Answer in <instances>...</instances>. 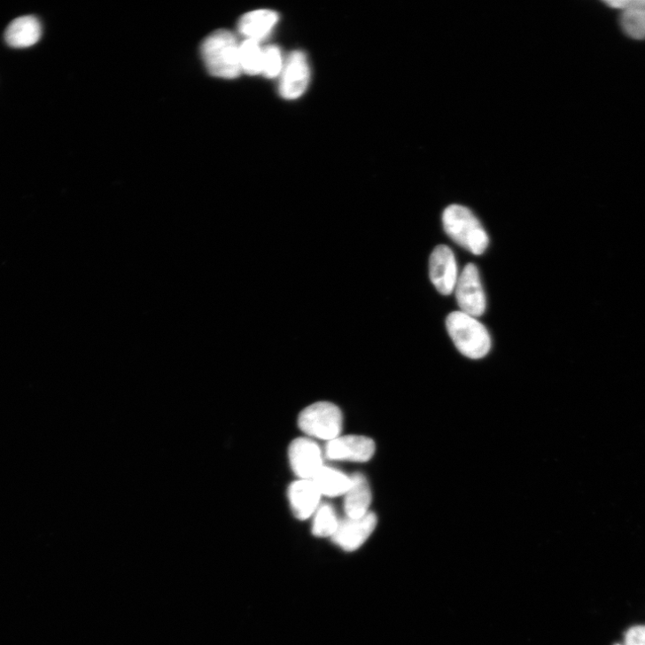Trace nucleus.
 Here are the masks:
<instances>
[{"instance_id":"obj_13","label":"nucleus","mask_w":645,"mask_h":645,"mask_svg":"<svg viewBox=\"0 0 645 645\" xmlns=\"http://www.w3.org/2000/svg\"><path fill=\"white\" fill-rule=\"evenodd\" d=\"M279 20V16L273 11L260 10L250 12L242 17L238 22V32L246 37L260 43L266 39Z\"/></svg>"},{"instance_id":"obj_4","label":"nucleus","mask_w":645,"mask_h":645,"mask_svg":"<svg viewBox=\"0 0 645 645\" xmlns=\"http://www.w3.org/2000/svg\"><path fill=\"white\" fill-rule=\"evenodd\" d=\"M298 424L307 435L330 441L342 432L343 415L334 403L319 401L301 412Z\"/></svg>"},{"instance_id":"obj_19","label":"nucleus","mask_w":645,"mask_h":645,"mask_svg":"<svg viewBox=\"0 0 645 645\" xmlns=\"http://www.w3.org/2000/svg\"><path fill=\"white\" fill-rule=\"evenodd\" d=\"M282 52L276 46H268L264 50L262 74L268 78H276L284 68Z\"/></svg>"},{"instance_id":"obj_11","label":"nucleus","mask_w":645,"mask_h":645,"mask_svg":"<svg viewBox=\"0 0 645 645\" xmlns=\"http://www.w3.org/2000/svg\"><path fill=\"white\" fill-rule=\"evenodd\" d=\"M288 497L295 517L304 521L316 511L321 493L312 479H300L291 484Z\"/></svg>"},{"instance_id":"obj_9","label":"nucleus","mask_w":645,"mask_h":645,"mask_svg":"<svg viewBox=\"0 0 645 645\" xmlns=\"http://www.w3.org/2000/svg\"><path fill=\"white\" fill-rule=\"evenodd\" d=\"M375 451V442L362 436L338 437L326 446V455L331 460L365 462L372 458Z\"/></svg>"},{"instance_id":"obj_8","label":"nucleus","mask_w":645,"mask_h":645,"mask_svg":"<svg viewBox=\"0 0 645 645\" xmlns=\"http://www.w3.org/2000/svg\"><path fill=\"white\" fill-rule=\"evenodd\" d=\"M430 276L436 289L443 295H450L458 280L457 264L452 250L446 245L438 246L430 260Z\"/></svg>"},{"instance_id":"obj_20","label":"nucleus","mask_w":645,"mask_h":645,"mask_svg":"<svg viewBox=\"0 0 645 645\" xmlns=\"http://www.w3.org/2000/svg\"><path fill=\"white\" fill-rule=\"evenodd\" d=\"M625 645H645V626H635L625 634Z\"/></svg>"},{"instance_id":"obj_3","label":"nucleus","mask_w":645,"mask_h":645,"mask_svg":"<svg viewBox=\"0 0 645 645\" xmlns=\"http://www.w3.org/2000/svg\"><path fill=\"white\" fill-rule=\"evenodd\" d=\"M448 334L459 352L478 360L486 357L492 348V339L481 322L462 311H455L447 318Z\"/></svg>"},{"instance_id":"obj_7","label":"nucleus","mask_w":645,"mask_h":645,"mask_svg":"<svg viewBox=\"0 0 645 645\" xmlns=\"http://www.w3.org/2000/svg\"><path fill=\"white\" fill-rule=\"evenodd\" d=\"M377 519L369 512L360 518H349L339 522L332 536L333 541L346 551H354L361 547L374 532Z\"/></svg>"},{"instance_id":"obj_16","label":"nucleus","mask_w":645,"mask_h":645,"mask_svg":"<svg viewBox=\"0 0 645 645\" xmlns=\"http://www.w3.org/2000/svg\"><path fill=\"white\" fill-rule=\"evenodd\" d=\"M620 26L634 40H645V0H626L620 11Z\"/></svg>"},{"instance_id":"obj_10","label":"nucleus","mask_w":645,"mask_h":645,"mask_svg":"<svg viewBox=\"0 0 645 645\" xmlns=\"http://www.w3.org/2000/svg\"><path fill=\"white\" fill-rule=\"evenodd\" d=\"M289 458L294 473L302 479H312L322 467L321 449L309 439L293 440L289 447Z\"/></svg>"},{"instance_id":"obj_2","label":"nucleus","mask_w":645,"mask_h":645,"mask_svg":"<svg viewBox=\"0 0 645 645\" xmlns=\"http://www.w3.org/2000/svg\"><path fill=\"white\" fill-rule=\"evenodd\" d=\"M239 44L228 30H218L206 38L201 46L205 65L216 77L233 79L241 71L238 57Z\"/></svg>"},{"instance_id":"obj_14","label":"nucleus","mask_w":645,"mask_h":645,"mask_svg":"<svg viewBox=\"0 0 645 645\" xmlns=\"http://www.w3.org/2000/svg\"><path fill=\"white\" fill-rule=\"evenodd\" d=\"M352 486L346 494L345 511L349 518H360L368 514L372 495L369 482L361 473L352 477Z\"/></svg>"},{"instance_id":"obj_12","label":"nucleus","mask_w":645,"mask_h":645,"mask_svg":"<svg viewBox=\"0 0 645 645\" xmlns=\"http://www.w3.org/2000/svg\"><path fill=\"white\" fill-rule=\"evenodd\" d=\"M43 35L40 21L34 16L13 20L5 32V41L12 48H28L39 42Z\"/></svg>"},{"instance_id":"obj_18","label":"nucleus","mask_w":645,"mask_h":645,"mask_svg":"<svg viewBox=\"0 0 645 645\" xmlns=\"http://www.w3.org/2000/svg\"><path fill=\"white\" fill-rule=\"evenodd\" d=\"M339 521L333 507L321 505L315 511L312 533L316 537H332L338 528Z\"/></svg>"},{"instance_id":"obj_5","label":"nucleus","mask_w":645,"mask_h":645,"mask_svg":"<svg viewBox=\"0 0 645 645\" xmlns=\"http://www.w3.org/2000/svg\"><path fill=\"white\" fill-rule=\"evenodd\" d=\"M455 293L462 312L473 317L486 312V297L475 265L468 264L463 268L455 285Z\"/></svg>"},{"instance_id":"obj_6","label":"nucleus","mask_w":645,"mask_h":645,"mask_svg":"<svg viewBox=\"0 0 645 645\" xmlns=\"http://www.w3.org/2000/svg\"><path fill=\"white\" fill-rule=\"evenodd\" d=\"M279 93L285 100H296L307 90L310 70L307 56L296 51L290 54L281 73Z\"/></svg>"},{"instance_id":"obj_15","label":"nucleus","mask_w":645,"mask_h":645,"mask_svg":"<svg viewBox=\"0 0 645 645\" xmlns=\"http://www.w3.org/2000/svg\"><path fill=\"white\" fill-rule=\"evenodd\" d=\"M321 495L339 497L346 495L352 486V478L343 472L322 466L312 478Z\"/></svg>"},{"instance_id":"obj_1","label":"nucleus","mask_w":645,"mask_h":645,"mask_svg":"<svg viewBox=\"0 0 645 645\" xmlns=\"http://www.w3.org/2000/svg\"><path fill=\"white\" fill-rule=\"evenodd\" d=\"M442 220L447 234L456 245L476 256L486 253L489 246L488 234L467 207L449 206Z\"/></svg>"},{"instance_id":"obj_17","label":"nucleus","mask_w":645,"mask_h":645,"mask_svg":"<svg viewBox=\"0 0 645 645\" xmlns=\"http://www.w3.org/2000/svg\"><path fill=\"white\" fill-rule=\"evenodd\" d=\"M238 57L242 72L251 75L262 73L264 50L260 47V43L245 40L239 44Z\"/></svg>"}]
</instances>
